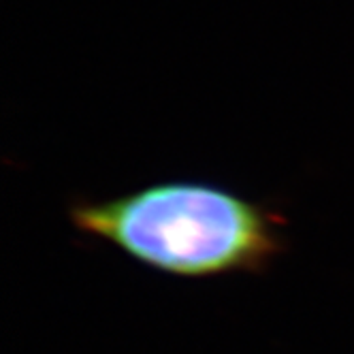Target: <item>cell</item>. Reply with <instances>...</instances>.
Segmentation results:
<instances>
[{"label":"cell","instance_id":"cell-1","mask_svg":"<svg viewBox=\"0 0 354 354\" xmlns=\"http://www.w3.org/2000/svg\"><path fill=\"white\" fill-rule=\"evenodd\" d=\"M80 233L158 273L203 280L254 273L284 250V220L207 182H160L71 207Z\"/></svg>","mask_w":354,"mask_h":354}]
</instances>
